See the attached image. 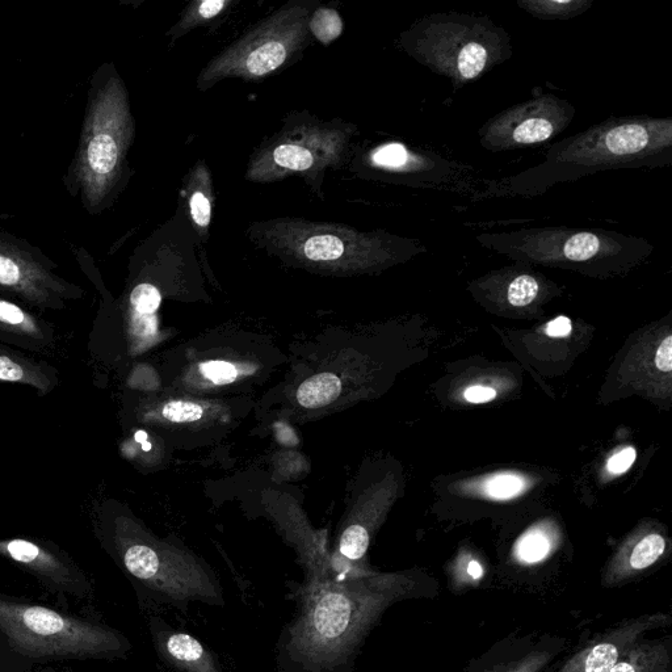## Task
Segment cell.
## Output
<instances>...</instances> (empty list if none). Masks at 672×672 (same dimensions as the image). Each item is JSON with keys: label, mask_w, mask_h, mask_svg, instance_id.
Masks as SVG:
<instances>
[{"label": "cell", "mask_w": 672, "mask_h": 672, "mask_svg": "<svg viewBox=\"0 0 672 672\" xmlns=\"http://www.w3.org/2000/svg\"><path fill=\"white\" fill-rule=\"evenodd\" d=\"M247 234L256 246L284 263L339 275L390 266L424 251L419 241L386 231H360L343 224L302 218L254 222Z\"/></svg>", "instance_id": "obj_4"}, {"label": "cell", "mask_w": 672, "mask_h": 672, "mask_svg": "<svg viewBox=\"0 0 672 672\" xmlns=\"http://www.w3.org/2000/svg\"><path fill=\"white\" fill-rule=\"evenodd\" d=\"M343 27V19L333 8H315L310 16L309 32L323 45H329L338 39L343 33Z\"/></svg>", "instance_id": "obj_28"}, {"label": "cell", "mask_w": 672, "mask_h": 672, "mask_svg": "<svg viewBox=\"0 0 672 672\" xmlns=\"http://www.w3.org/2000/svg\"><path fill=\"white\" fill-rule=\"evenodd\" d=\"M130 650L132 644L120 630L94 616L0 592V670L115 661Z\"/></svg>", "instance_id": "obj_3"}, {"label": "cell", "mask_w": 672, "mask_h": 672, "mask_svg": "<svg viewBox=\"0 0 672 672\" xmlns=\"http://www.w3.org/2000/svg\"><path fill=\"white\" fill-rule=\"evenodd\" d=\"M369 543H371V536H369L368 529L359 524H352L344 529L340 536L338 552L340 557L347 561V565H351L352 562L363 560Z\"/></svg>", "instance_id": "obj_29"}, {"label": "cell", "mask_w": 672, "mask_h": 672, "mask_svg": "<svg viewBox=\"0 0 672 672\" xmlns=\"http://www.w3.org/2000/svg\"><path fill=\"white\" fill-rule=\"evenodd\" d=\"M594 0H518L520 10L543 21H567L586 14Z\"/></svg>", "instance_id": "obj_23"}, {"label": "cell", "mask_w": 672, "mask_h": 672, "mask_svg": "<svg viewBox=\"0 0 672 672\" xmlns=\"http://www.w3.org/2000/svg\"><path fill=\"white\" fill-rule=\"evenodd\" d=\"M553 537L544 529L533 528L520 537L514 548L516 561L524 565L539 564L552 553Z\"/></svg>", "instance_id": "obj_26"}, {"label": "cell", "mask_w": 672, "mask_h": 672, "mask_svg": "<svg viewBox=\"0 0 672 672\" xmlns=\"http://www.w3.org/2000/svg\"><path fill=\"white\" fill-rule=\"evenodd\" d=\"M201 376L213 384H231L237 380L238 369L228 361H208L200 365Z\"/></svg>", "instance_id": "obj_33"}, {"label": "cell", "mask_w": 672, "mask_h": 672, "mask_svg": "<svg viewBox=\"0 0 672 672\" xmlns=\"http://www.w3.org/2000/svg\"><path fill=\"white\" fill-rule=\"evenodd\" d=\"M0 382L32 386L45 396L56 386V376L44 365L16 351L0 347Z\"/></svg>", "instance_id": "obj_18"}, {"label": "cell", "mask_w": 672, "mask_h": 672, "mask_svg": "<svg viewBox=\"0 0 672 672\" xmlns=\"http://www.w3.org/2000/svg\"><path fill=\"white\" fill-rule=\"evenodd\" d=\"M133 138L128 92L112 75L92 98L78 153L77 178L90 207H99L115 191Z\"/></svg>", "instance_id": "obj_8"}, {"label": "cell", "mask_w": 672, "mask_h": 672, "mask_svg": "<svg viewBox=\"0 0 672 672\" xmlns=\"http://www.w3.org/2000/svg\"><path fill=\"white\" fill-rule=\"evenodd\" d=\"M525 481L515 474H498L485 482V493L494 499H510L522 493Z\"/></svg>", "instance_id": "obj_30"}, {"label": "cell", "mask_w": 672, "mask_h": 672, "mask_svg": "<svg viewBox=\"0 0 672 672\" xmlns=\"http://www.w3.org/2000/svg\"><path fill=\"white\" fill-rule=\"evenodd\" d=\"M665 550L666 540L663 536L649 533L632 546L627 557L620 558L611 569H608L603 585L607 587L624 585L630 578L657 564Z\"/></svg>", "instance_id": "obj_17"}, {"label": "cell", "mask_w": 672, "mask_h": 672, "mask_svg": "<svg viewBox=\"0 0 672 672\" xmlns=\"http://www.w3.org/2000/svg\"><path fill=\"white\" fill-rule=\"evenodd\" d=\"M637 453L634 448H625L623 451L616 453L615 456L609 459L607 468L613 474H623L629 470L633 462L636 461Z\"/></svg>", "instance_id": "obj_34"}, {"label": "cell", "mask_w": 672, "mask_h": 672, "mask_svg": "<svg viewBox=\"0 0 672 672\" xmlns=\"http://www.w3.org/2000/svg\"><path fill=\"white\" fill-rule=\"evenodd\" d=\"M0 557L32 575L56 599L71 609V602L90 603L95 587L90 575L62 549L44 541L0 539Z\"/></svg>", "instance_id": "obj_12"}, {"label": "cell", "mask_w": 672, "mask_h": 672, "mask_svg": "<svg viewBox=\"0 0 672 672\" xmlns=\"http://www.w3.org/2000/svg\"><path fill=\"white\" fill-rule=\"evenodd\" d=\"M0 288L18 294L39 308H62L75 288L53 275L31 254L0 242Z\"/></svg>", "instance_id": "obj_14"}, {"label": "cell", "mask_w": 672, "mask_h": 672, "mask_svg": "<svg viewBox=\"0 0 672 672\" xmlns=\"http://www.w3.org/2000/svg\"><path fill=\"white\" fill-rule=\"evenodd\" d=\"M464 397L470 403H486L497 397V392L489 386L474 385L465 390Z\"/></svg>", "instance_id": "obj_36"}, {"label": "cell", "mask_w": 672, "mask_h": 672, "mask_svg": "<svg viewBox=\"0 0 672 672\" xmlns=\"http://www.w3.org/2000/svg\"><path fill=\"white\" fill-rule=\"evenodd\" d=\"M368 165L390 182L413 188L449 191H469L472 188V167L398 142L373 149L368 155Z\"/></svg>", "instance_id": "obj_13"}, {"label": "cell", "mask_w": 672, "mask_h": 672, "mask_svg": "<svg viewBox=\"0 0 672 672\" xmlns=\"http://www.w3.org/2000/svg\"><path fill=\"white\" fill-rule=\"evenodd\" d=\"M655 365L659 371L670 373L672 371V336H667L659 346L655 355Z\"/></svg>", "instance_id": "obj_35"}, {"label": "cell", "mask_w": 672, "mask_h": 672, "mask_svg": "<svg viewBox=\"0 0 672 672\" xmlns=\"http://www.w3.org/2000/svg\"><path fill=\"white\" fill-rule=\"evenodd\" d=\"M342 384L333 373H319L310 377L297 390V401L305 409H319L339 397Z\"/></svg>", "instance_id": "obj_24"}, {"label": "cell", "mask_w": 672, "mask_h": 672, "mask_svg": "<svg viewBox=\"0 0 672 672\" xmlns=\"http://www.w3.org/2000/svg\"><path fill=\"white\" fill-rule=\"evenodd\" d=\"M546 335L552 338H565L571 334V321L567 317H557L548 323L545 330Z\"/></svg>", "instance_id": "obj_37"}, {"label": "cell", "mask_w": 672, "mask_h": 672, "mask_svg": "<svg viewBox=\"0 0 672 672\" xmlns=\"http://www.w3.org/2000/svg\"><path fill=\"white\" fill-rule=\"evenodd\" d=\"M162 415L170 422L192 423L203 418L204 409L197 403L175 401L163 407Z\"/></svg>", "instance_id": "obj_31"}, {"label": "cell", "mask_w": 672, "mask_h": 672, "mask_svg": "<svg viewBox=\"0 0 672 672\" xmlns=\"http://www.w3.org/2000/svg\"><path fill=\"white\" fill-rule=\"evenodd\" d=\"M671 654L663 642L637 644L609 672H670Z\"/></svg>", "instance_id": "obj_22"}, {"label": "cell", "mask_w": 672, "mask_h": 672, "mask_svg": "<svg viewBox=\"0 0 672 672\" xmlns=\"http://www.w3.org/2000/svg\"><path fill=\"white\" fill-rule=\"evenodd\" d=\"M575 113L574 105L557 95L533 96L487 120L478 130V138L491 153L545 144L569 128Z\"/></svg>", "instance_id": "obj_11"}, {"label": "cell", "mask_w": 672, "mask_h": 672, "mask_svg": "<svg viewBox=\"0 0 672 672\" xmlns=\"http://www.w3.org/2000/svg\"><path fill=\"white\" fill-rule=\"evenodd\" d=\"M552 658L553 654L550 651H533L519 661L501 666L493 672H541L549 665Z\"/></svg>", "instance_id": "obj_32"}, {"label": "cell", "mask_w": 672, "mask_h": 672, "mask_svg": "<svg viewBox=\"0 0 672 672\" xmlns=\"http://www.w3.org/2000/svg\"><path fill=\"white\" fill-rule=\"evenodd\" d=\"M130 331L134 338L147 342L157 335V313L162 304L161 292L149 283L137 285L130 294Z\"/></svg>", "instance_id": "obj_20"}, {"label": "cell", "mask_w": 672, "mask_h": 672, "mask_svg": "<svg viewBox=\"0 0 672 672\" xmlns=\"http://www.w3.org/2000/svg\"><path fill=\"white\" fill-rule=\"evenodd\" d=\"M189 214L193 226L203 241H207L213 213V180L207 163L199 162L189 172L186 180Z\"/></svg>", "instance_id": "obj_19"}, {"label": "cell", "mask_w": 672, "mask_h": 672, "mask_svg": "<svg viewBox=\"0 0 672 672\" xmlns=\"http://www.w3.org/2000/svg\"><path fill=\"white\" fill-rule=\"evenodd\" d=\"M414 583L402 575H376L352 566L312 575L302 587L300 615L284 651L300 672H336L350 661L369 630Z\"/></svg>", "instance_id": "obj_1"}, {"label": "cell", "mask_w": 672, "mask_h": 672, "mask_svg": "<svg viewBox=\"0 0 672 672\" xmlns=\"http://www.w3.org/2000/svg\"><path fill=\"white\" fill-rule=\"evenodd\" d=\"M150 632L155 650L163 662L179 672H221L216 655L197 638L168 627L165 621L151 617Z\"/></svg>", "instance_id": "obj_16"}, {"label": "cell", "mask_w": 672, "mask_h": 672, "mask_svg": "<svg viewBox=\"0 0 672 672\" xmlns=\"http://www.w3.org/2000/svg\"><path fill=\"white\" fill-rule=\"evenodd\" d=\"M507 279V285L504 288L506 300L508 304L515 306V308H525L539 297L541 292L540 279L532 272L527 270L515 271L514 268V272Z\"/></svg>", "instance_id": "obj_27"}, {"label": "cell", "mask_w": 672, "mask_h": 672, "mask_svg": "<svg viewBox=\"0 0 672 672\" xmlns=\"http://www.w3.org/2000/svg\"><path fill=\"white\" fill-rule=\"evenodd\" d=\"M0 333L27 340V342H52V331L27 310L0 298Z\"/></svg>", "instance_id": "obj_21"}, {"label": "cell", "mask_w": 672, "mask_h": 672, "mask_svg": "<svg viewBox=\"0 0 672 672\" xmlns=\"http://www.w3.org/2000/svg\"><path fill=\"white\" fill-rule=\"evenodd\" d=\"M107 544L140 603L187 608L191 602L224 606L212 571L195 558L159 544L128 519H116Z\"/></svg>", "instance_id": "obj_6"}, {"label": "cell", "mask_w": 672, "mask_h": 672, "mask_svg": "<svg viewBox=\"0 0 672 672\" xmlns=\"http://www.w3.org/2000/svg\"><path fill=\"white\" fill-rule=\"evenodd\" d=\"M403 52L456 88L477 81L512 57L511 37L487 16L438 12L399 36Z\"/></svg>", "instance_id": "obj_5"}, {"label": "cell", "mask_w": 672, "mask_h": 672, "mask_svg": "<svg viewBox=\"0 0 672 672\" xmlns=\"http://www.w3.org/2000/svg\"><path fill=\"white\" fill-rule=\"evenodd\" d=\"M671 617L654 613L624 621L566 663L567 672H609L650 630L667 627Z\"/></svg>", "instance_id": "obj_15"}, {"label": "cell", "mask_w": 672, "mask_h": 672, "mask_svg": "<svg viewBox=\"0 0 672 672\" xmlns=\"http://www.w3.org/2000/svg\"><path fill=\"white\" fill-rule=\"evenodd\" d=\"M356 133L355 125L343 121L321 123L310 119L306 123L285 125L252 154L246 179L252 183H272L298 174L319 189L325 172L346 162Z\"/></svg>", "instance_id": "obj_10"}, {"label": "cell", "mask_w": 672, "mask_h": 672, "mask_svg": "<svg viewBox=\"0 0 672 672\" xmlns=\"http://www.w3.org/2000/svg\"><path fill=\"white\" fill-rule=\"evenodd\" d=\"M560 672H567L566 670L562 669Z\"/></svg>", "instance_id": "obj_39"}, {"label": "cell", "mask_w": 672, "mask_h": 672, "mask_svg": "<svg viewBox=\"0 0 672 672\" xmlns=\"http://www.w3.org/2000/svg\"><path fill=\"white\" fill-rule=\"evenodd\" d=\"M231 4V0H195L184 10L179 23L171 28L168 35L172 36V41L178 40L192 29L216 20Z\"/></svg>", "instance_id": "obj_25"}, {"label": "cell", "mask_w": 672, "mask_h": 672, "mask_svg": "<svg viewBox=\"0 0 672 672\" xmlns=\"http://www.w3.org/2000/svg\"><path fill=\"white\" fill-rule=\"evenodd\" d=\"M476 239L485 249L512 259L588 271L632 266L653 252V245L644 238L567 226L482 233Z\"/></svg>", "instance_id": "obj_7"}, {"label": "cell", "mask_w": 672, "mask_h": 672, "mask_svg": "<svg viewBox=\"0 0 672 672\" xmlns=\"http://www.w3.org/2000/svg\"><path fill=\"white\" fill-rule=\"evenodd\" d=\"M672 163V119L649 115L612 116L557 142L537 166L487 182L476 199L543 195L557 184L612 170L662 168Z\"/></svg>", "instance_id": "obj_2"}, {"label": "cell", "mask_w": 672, "mask_h": 672, "mask_svg": "<svg viewBox=\"0 0 672 672\" xmlns=\"http://www.w3.org/2000/svg\"><path fill=\"white\" fill-rule=\"evenodd\" d=\"M314 7V2L285 4L214 57L197 78V87L205 91L224 79L260 81L276 73L308 45Z\"/></svg>", "instance_id": "obj_9"}, {"label": "cell", "mask_w": 672, "mask_h": 672, "mask_svg": "<svg viewBox=\"0 0 672 672\" xmlns=\"http://www.w3.org/2000/svg\"><path fill=\"white\" fill-rule=\"evenodd\" d=\"M0 672H79L71 669H54L52 666L40 667V669L29 670V671H10V670H0Z\"/></svg>", "instance_id": "obj_38"}]
</instances>
